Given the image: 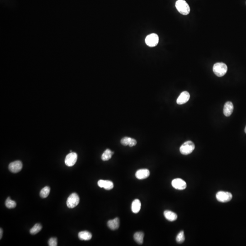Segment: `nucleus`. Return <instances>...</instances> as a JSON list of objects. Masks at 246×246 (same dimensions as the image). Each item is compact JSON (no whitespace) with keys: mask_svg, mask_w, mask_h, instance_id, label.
<instances>
[{"mask_svg":"<svg viewBox=\"0 0 246 246\" xmlns=\"http://www.w3.org/2000/svg\"><path fill=\"white\" fill-rule=\"evenodd\" d=\"M213 71L218 77H223L227 73L228 67L223 62H217L214 65Z\"/></svg>","mask_w":246,"mask_h":246,"instance_id":"f257e3e1","label":"nucleus"},{"mask_svg":"<svg viewBox=\"0 0 246 246\" xmlns=\"http://www.w3.org/2000/svg\"><path fill=\"white\" fill-rule=\"evenodd\" d=\"M176 7L178 11L183 15H187L190 13V6L185 0L177 1L176 3Z\"/></svg>","mask_w":246,"mask_h":246,"instance_id":"f03ea898","label":"nucleus"},{"mask_svg":"<svg viewBox=\"0 0 246 246\" xmlns=\"http://www.w3.org/2000/svg\"><path fill=\"white\" fill-rule=\"evenodd\" d=\"M195 145L191 141H187L183 143L180 148V151L183 155H188L193 152Z\"/></svg>","mask_w":246,"mask_h":246,"instance_id":"7ed1b4c3","label":"nucleus"},{"mask_svg":"<svg viewBox=\"0 0 246 246\" xmlns=\"http://www.w3.org/2000/svg\"><path fill=\"white\" fill-rule=\"evenodd\" d=\"M79 197L77 193H72L67 198V206L69 208H74L79 204Z\"/></svg>","mask_w":246,"mask_h":246,"instance_id":"20e7f679","label":"nucleus"},{"mask_svg":"<svg viewBox=\"0 0 246 246\" xmlns=\"http://www.w3.org/2000/svg\"><path fill=\"white\" fill-rule=\"evenodd\" d=\"M216 198L218 201L223 203L229 202L232 200L233 195L230 192L220 191L216 194Z\"/></svg>","mask_w":246,"mask_h":246,"instance_id":"39448f33","label":"nucleus"},{"mask_svg":"<svg viewBox=\"0 0 246 246\" xmlns=\"http://www.w3.org/2000/svg\"><path fill=\"white\" fill-rule=\"evenodd\" d=\"M145 42L147 46L150 47H154L158 43V36L156 34H150L146 37Z\"/></svg>","mask_w":246,"mask_h":246,"instance_id":"423d86ee","label":"nucleus"},{"mask_svg":"<svg viewBox=\"0 0 246 246\" xmlns=\"http://www.w3.org/2000/svg\"><path fill=\"white\" fill-rule=\"evenodd\" d=\"M78 155L75 152H70L67 155L65 159V163L67 167H73L77 162Z\"/></svg>","mask_w":246,"mask_h":246,"instance_id":"0eeeda50","label":"nucleus"},{"mask_svg":"<svg viewBox=\"0 0 246 246\" xmlns=\"http://www.w3.org/2000/svg\"><path fill=\"white\" fill-rule=\"evenodd\" d=\"M172 185L174 188L179 190H184L187 186L186 181L181 178H176L173 180Z\"/></svg>","mask_w":246,"mask_h":246,"instance_id":"6e6552de","label":"nucleus"},{"mask_svg":"<svg viewBox=\"0 0 246 246\" xmlns=\"http://www.w3.org/2000/svg\"><path fill=\"white\" fill-rule=\"evenodd\" d=\"M23 168V164L20 160H16L11 163L8 167L9 171L13 173L19 172Z\"/></svg>","mask_w":246,"mask_h":246,"instance_id":"1a4fd4ad","label":"nucleus"},{"mask_svg":"<svg viewBox=\"0 0 246 246\" xmlns=\"http://www.w3.org/2000/svg\"><path fill=\"white\" fill-rule=\"evenodd\" d=\"M190 98V95L187 91L182 92L177 100V103L179 105L184 104L187 103Z\"/></svg>","mask_w":246,"mask_h":246,"instance_id":"9d476101","label":"nucleus"},{"mask_svg":"<svg viewBox=\"0 0 246 246\" xmlns=\"http://www.w3.org/2000/svg\"><path fill=\"white\" fill-rule=\"evenodd\" d=\"M150 172L147 169H142L138 170L135 173V177L139 180L146 179L149 177Z\"/></svg>","mask_w":246,"mask_h":246,"instance_id":"9b49d317","label":"nucleus"},{"mask_svg":"<svg viewBox=\"0 0 246 246\" xmlns=\"http://www.w3.org/2000/svg\"><path fill=\"white\" fill-rule=\"evenodd\" d=\"M98 185L99 187L104 188L106 190H111L113 187V182L108 180H99L98 182Z\"/></svg>","mask_w":246,"mask_h":246,"instance_id":"f8f14e48","label":"nucleus"},{"mask_svg":"<svg viewBox=\"0 0 246 246\" xmlns=\"http://www.w3.org/2000/svg\"><path fill=\"white\" fill-rule=\"evenodd\" d=\"M233 108H234V107H233V104L230 101H228L225 103L224 106V114L226 116H230L233 113Z\"/></svg>","mask_w":246,"mask_h":246,"instance_id":"ddd939ff","label":"nucleus"},{"mask_svg":"<svg viewBox=\"0 0 246 246\" xmlns=\"http://www.w3.org/2000/svg\"><path fill=\"white\" fill-rule=\"evenodd\" d=\"M121 143L124 146L129 145L130 147H133L136 145L137 141L135 139L130 137H125L121 139Z\"/></svg>","mask_w":246,"mask_h":246,"instance_id":"4468645a","label":"nucleus"},{"mask_svg":"<svg viewBox=\"0 0 246 246\" xmlns=\"http://www.w3.org/2000/svg\"><path fill=\"white\" fill-rule=\"evenodd\" d=\"M108 228L112 230H117L120 227V219L116 218L113 220H108L107 223Z\"/></svg>","mask_w":246,"mask_h":246,"instance_id":"2eb2a0df","label":"nucleus"},{"mask_svg":"<svg viewBox=\"0 0 246 246\" xmlns=\"http://www.w3.org/2000/svg\"><path fill=\"white\" fill-rule=\"evenodd\" d=\"M164 215L165 218L170 222H174L177 218V214L171 211H165L164 212Z\"/></svg>","mask_w":246,"mask_h":246,"instance_id":"dca6fc26","label":"nucleus"},{"mask_svg":"<svg viewBox=\"0 0 246 246\" xmlns=\"http://www.w3.org/2000/svg\"><path fill=\"white\" fill-rule=\"evenodd\" d=\"M141 202L139 199H135L132 202L131 205V210L134 213H137L140 211L141 208Z\"/></svg>","mask_w":246,"mask_h":246,"instance_id":"f3484780","label":"nucleus"},{"mask_svg":"<svg viewBox=\"0 0 246 246\" xmlns=\"http://www.w3.org/2000/svg\"><path fill=\"white\" fill-rule=\"evenodd\" d=\"M78 236L81 240L88 241L92 238V235L91 233L88 231H82L79 233Z\"/></svg>","mask_w":246,"mask_h":246,"instance_id":"a211bd4d","label":"nucleus"},{"mask_svg":"<svg viewBox=\"0 0 246 246\" xmlns=\"http://www.w3.org/2000/svg\"><path fill=\"white\" fill-rule=\"evenodd\" d=\"M144 234L143 232H139L135 233L134 238L135 241L139 244H142L144 241Z\"/></svg>","mask_w":246,"mask_h":246,"instance_id":"6ab92c4d","label":"nucleus"},{"mask_svg":"<svg viewBox=\"0 0 246 246\" xmlns=\"http://www.w3.org/2000/svg\"><path fill=\"white\" fill-rule=\"evenodd\" d=\"M113 154V152L108 149L106 150L103 153L102 155L101 156V159L103 161H107V160H108L111 158Z\"/></svg>","mask_w":246,"mask_h":246,"instance_id":"aec40b11","label":"nucleus"},{"mask_svg":"<svg viewBox=\"0 0 246 246\" xmlns=\"http://www.w3.org/2000/svg\"><path fill=\"white\" fill-rule=\"evenodd\" d=\"M50 192V188L49 186H45L41 190L40 192V196L42 198L47 197Z\"/></svg>","mask_w":246,"mask_h":246,"instance_id":"412c9836","label":"nucleus"},{"mask_svg":"<svg viewBox=\"0 0 246 246\" xmlns=\"http://www.w3.org/2000/svg\"><path fill=\"white\" fill-rule=\"evenodd\" d=\"M42 227L41 226V225H40V224L39 223H37L32 228L30 229V233L31 234H33V235H34V234H36L37 233H39L40 231H41V229H42Z\"/></svg>","mask_w":246,"mask_h":246,"instance_id":"4be33fe9","label":"nucleus"},{"mask_svg":"<svg viewBox=\"0 0 246 246\" xmlns=\"http://www.w3.org/2000/svg\"><path fill=\"white\" fill-rule=\"evenodd\" d=\"M5 205L8 208H14L16 206V202L14 201L11 200L10 197H8L5 202Z\"/></svg>","mask_w":246,"mask_h":246,"instance_id":"5701e85b","label":"nucleus"},{"mask_svg":"<svg viewBox=\"0 0 246 246\" xmlns=\"http://www.w3.org/2000/svg\"><path fill=\"white\" fill-rule=\"evenodd\" d=\"M185 240L184 231H181L177 235L176 241L178 243H182L184 242Z\"/></svg>","mask_w":246,"mask_h":246,"instance_id":"b1692460","label":"nucleus"},{"mask_svg":"<svg viewBox=\"0 0 246 246\" xmlns=\"http://www.w3.org/2000/svg\"><path fill=\"white\" fill-rule=\"evenodd\" d=\"M48 245L50 246H57V239L55 237H52L48 241Z\"/></svg>","mask_w":246,"mask_h":246,"instance_id":"393cba45","label":"nucleus"},{"mask_svg":"<svg viewBox=\"0 0 246 246\" xmlns=\"http://www.w3.org/2000/svg\"><path fill=\"white\" fill-rule=\"evenodd\" d=\"M2 233H3V231H2V229L1 228V229H0V239H1L2 238Z\"/></svg>","mask_w":246,"mask_h":246,"instance_id":"a878e982","label":"nucleus"},{"mask_svg":"<svg viewBox=\"0 0 246 246\" xmlns=\"http://www.w3.org/2000/svg\"><path fill=\"white\" fill-rule=\"evenodd\" d=\"M245 133H246V127H245Z\"/></svg>","mask_w":246,"mask_h":246,"instance_id":"bb28decb","label":"nucleus"},{"mask_svg":"<svg viewBox=\"0 0 246 246\" xmlns=\"http://www.w3.org/2000/svg\"><path fill=\"white\" fill-rule=\"evenodd\" d=\"M70 152H72V150H70Z\"/></svg>","mask_w":246,"mask_h":246,"instance_id":"cd10ccee","label":"nucleus"}]
</instances>
